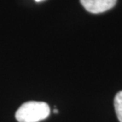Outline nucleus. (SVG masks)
Segmentation results:
<instances>
[{"instance_id": "nucleus-1", "label": "nucleus", "mask_w": 122, "mask_h": 122, "mask_svg": "<svg viewBox=\"0 0 122 122\" xmlns=\"http://www.w3.org/2000/svg\"><path fill=\"white\" fill-rule=\"evenodd\" d=\"M50 114V107L46 102L29 101L17 109L15 118L18 122H39Z\"/></svg>"}, {"instance_id": "nucleus-2", "label": "nucleus", "mask_w": 122, "mask_h": 122, "mask_svg": "<svg viewBox=\"0 0 122 122\" xmlns=\"http://www.w3.org/2000/svg\"><path fill=\"white\" fill-rule=\"evenodd\" d=\"M82 6L92 14H100L112 9L116 0H80Z\"/></svg>"}, {"instance_id": "nucleus-3", "label": "nucleus", "mask_w": 122, "mask_h": 122, "mask_svg": "<svg viewBox=\"0 0 122 122\" xmlns=\"http://www.w3.org/2000/svg\"><path fill=\"white\" fill-rule=\"evenodd\" d=\"M114 108L119 121L122 122V91L119 92L114 98Z\"/></svg>"}, {"instance_id": "nucleus-4", "label": "nucleus", "mask_w": 122, "mask_h": 122, "mask_svg": "<svg viewBox=\"0 0 122 122\" xmlns=\"http://www.w3.org/2000/svg\"><path fill=\"white\" fill-rule=\"evenodd\" d=\"M53 113H59V111L56 110V109H54V110H53Z\"/></svg>"}, {"instance_id": "nucleus-5", "label": "nucleus", "mask_w": 122, "mask_h": 122, "mask_svg": "<svg viewBox=\"0 0 122 122\" xmlns=\"http://www.w3.org/2000/svg\"><path fill=\"white\" fill-rule=\"evenodd\" d=\"M36 2H40V1H42V0H35Z\"/></svg>"}]
</instances>
